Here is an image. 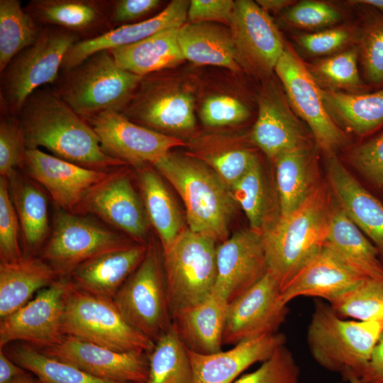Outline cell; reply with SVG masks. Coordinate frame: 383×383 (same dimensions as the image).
Instances as JSON below:
<instances>
[{"label":"cell","instance_id":"cell-1","mask_svg":"<svg viewBox=\"0 0 383 383\" xmlns=\"http://www.w3.org/2000/svg\"><path fill=\"white\" fill-rule=\"evenodd\" d=\"M27 149L40 147L52 155L89 169L111 172L126 165L106 155L96 133L53 91L42 87L17 116Z\"/></svg>","mask_w":383,"mask_h":383},{"label":"cell","instance_id":"cell-2","mask_svg":"<svg viewBox=\"0 0 383 383\" xmlns=\"http://www.w3.org/2000/svg\"><path fill=\"white\" fill-rule=\"evenodd\" d=\"M334 197L323 182L297 209L279 218L262 234L268 272L282 288L323 248Z\"/></svg>","mask_w":383,"mask_h":383},{"label":"cell","instance_id":"cell-3","mask_svg":"<svg viewBox=\"0 0 383 383\" xmlns=\"http://www.w3.org/2000/svg\"><path fill=\"white\" fill-rule=\"evenodd\" d=\"M152 165L182 198L189 229L220 243L229 237V223L238 205L213 170L188 154L171 152Z\"/></svg>","mask_w":383,"mask_h":383},{"label":"cell","instance_id":"cell-4","mask_svg":"<svg viewBox=\"0 0 383 383\" xmlns=\"http://www.w3.org/2000/svg\"><path fill=\"white\" fill-rule=\"evenodd\" d=\"M143 77L121 67L111 50L97 52L67 70L52 85L55 93L84 119L105 111L122 113Z\"/></svg>","mask_w":383,"mask_h":383},{"label":"cell","instance_id":"cell-5","mask_svg":"<svg viewBox=\"0 0 383 383\" xmlns=\"http://www.w3.org/2000/svg\"><path fill=\"white\" fill-rule=\"evenodd\" d=\"M383 333V323L347 321L330 304L317 300L307 329V343L315 361L325 369L360 378Z\"/></svg>","mask_w":383,"mask_h":383},{"label":"cell","instance_id":"cell-6","mask_svg":"<svg viewBox=\"0 0 383 383\" xmlns=\"http://www.w3.org/2000/svg\"><path fill=\"white\" fill-rule=\"evenodd\" d=\"M81 38L63 28L43 26L35 42L19 52L1 72L2 113L17 116L38 89L57 81L64 57Z\"/></svg>","mask_w":383,"mask_h":383},{"label":"cell","instance_id":"cell-7","mask_svg":"<svg viewBox=\"0 0 383 383\" xmlns=\"http://www.w3.org/2000/svg\"><path fill=\"white\" fill-rule=\"evenodd\" d=\"M65 336H70L119 352L150 353L155 343L131 327L113 299L75 287L68 280L62 321Z\"/></svg>","mask_w":383,"mask_h":383},{"label":"cell","instance_id":"cell-8","mask_svg":"<svg viewBox=\"0 0 383 383\" xmlns=\"http://www.w3.org/2000/svg\"><path fill=\"white\" fill-rule=\"evenodd\" d=\"M216 241L185 228L162 254L167 296L172 317L206 299L217 274Z\"/></svg>","mask_w":383,"mask_h":383},{"label":"cell","instance_id":"cell-9","mask_svg":"<svg viewBox=\"0 0 383 383\" xmlns=\"http://www.w3.org/2000/svg\"><path fill=\"white\" fill-rule=\"evenodd\" d=\"M113 301L126 322L154 343L173 323L165 280L162 258L155 246L147 253Z\"/></svg>","mask_w":383,"mask_h":383},{"label":"cell","instance_id":"cell-10","mask_svg":"<svg viewBox=\"0 0 383 383\" xmlns=\"http://www.w3.org/2000/svg\"><path fill=\"white\" fill-rule=\"evenodd\" d=\"M135 243L94 220L58 209L41 258L58 277H66L92 257Z\"/></svg>","mask_w":383,"mask_h":383},{"label":"cell","instance_id":"cell-11","mask_svg":"<svg viewBox=\"0 0 383 383\" xmlns=\"http://www.w3.org/2000/svg\"><path fill=\"white\" fill-rule=\"evenodd\" d=\"M274 71L294 111L309 127L315 145L325 156L336 154L350 143L345 131L332 119L323 102L320 87L296 52L288 45Z\"/></svg>","mask_w":383,"mask_h":383},{"label":"cell","instance_id":"cell-12","mask_svg":"<svg viewBox=\"0 0 383 383\" xmlns=\"http://www.w3.org/2000/svg\"><path fill=\"white\" fill-rule=\"evenodd\" d=\"M99 138L103 151L139 169L153 165L184 141L134 123L122 113L105 111L86 119Z\"/></svg>","mask_w":383,"mask_h":383},{"label":"cell","instance_id":"cell-13","mask_svg":"<svg viewBox=\"0 0 383 383\" xmlns=\"http://www.w3.org/2000/svg\"><path fill=\"white\" fill-rule=\"evenodd\" d=\"M229 26L239 66L258 77L274 71L286 45L267 11L253 1H235Z\"/></svg>","mask_w":383,"mask_h":383},{"label":"cell","instance_id":"cell-14","mask_svg":"<svg viewBox=\"0 0 383 383\" xmlns=\"http://www.w3.org/2000/svg\"><path fill=\"white\" fill-rule=\"evenodd\" d=\"M67 285V279H57L24 306L1 318V349L18 340L40 349L60 343L65 337L62 321Z\"/></svg>","mask_w":383,"mask_h":383},{"label":"cell","instance_id":"cell-15","mask_svg":"<svg viewBox=\"0 0 383 383\" xmlns=\"http://www.w3.org/2000/svg\"><path fill=\"white\" fill-rule=\"evenodd\" d=\"M289 312L281 287L269 272L229 303L223 343L240 342L278 333Z\"/></svg>","mask_w":383,"mask_h":383},{"label":"cell","instance_id":"cell-16","mask_svg":"<svg viewBox=\"0 0 383 383\" xmlns=\"http://www.w3.org/2000/svg\"><path fill=\"white\" fill-rule=\"evenodd\" d=\"M118 168L87 195L75 213H90L123 232L134 242L146 243L150 222L128 172Z\"/></svg>","mask_w":383,"mask_h":383},{"label":"cell","instance_id":"cell-17","mask_svg":"<svg viewBox=\"0 0 383 383\" xmlns=\"http://www.w3.org/2000/svg\"><path fill=\"white\" fill-rule=\"evenodd\" d=\"M99 379L118 383H145L148 353L119 352L70 336L58 344L40 349Z\"/></svg>","mask_w":383,"mask_h":383},{"label":"cell","instance_id":"cell-18","mask_svg":"<svg viewBox=\"0 0 383 383\" xmlns=\"http://www.w3.org/2000/svg\"><path fill=\"white\" fill-rule=\"evenodd\" d=\"M23 169L45 188L59 209L73 213L111 172L84 167L38 148L26 150Z\"/></svg>","mask_w":383,"mask_h":383},{"label":"cell","instance_id":"cell-19","mask_svg":"<svg viewBox=\"0 0 383 383\" xmlns=\"http://www.w3.org/2000/svg\"><path fill=\"white\" fill-rule=\"evenodd\" d=\"M216 267L213 292L231 303L268 272L262 235L250 228L243 229L220 243Z\"/></svg>","mask_w":383,"mask_h":383},{"label":"cell","instance_id":"cell-20","mask_svg":"<svg viewBox=\"0 0 383 383\" xmlns=\"http://www.w3.org/2000/svg\"><path fill=\"white\" fill-rule=\"evenodd\" d=\"M138 88L122 112L126 117L164 134L194 129V99L189 94L144 77Z\"/></svg>","mask_w":383,"mask_h":383},{"label":"cell","instance_id":"cell-21","mask_svg":"<svg viewBox=\"0 0 383 383\" xmlns=\"http://www.w3.org/2000/svg\"><path fill=\"white\" fill-rule=\"evenodd\" d=\"M250 137L272 160L283 152L313 146V137L295 116L287 97L272 84L264 87L259 96L257 118Z\"/></svg>","mask_w":383,"mask_h":383},{"label":"cell","instance_id":"cell-22","mask_svg":"<svg viewBox=\"0 0 383 383\" xmlns=\"http://www.w3.org/2000/svg\"><path fill=\"white\" fill-rule=\"evenodd\" d=\"M326 181L338 206L376 248L383 264V201L345 167L326 156Z\"/></svg>","mask_w":383,"mask_h":383},{"label":"cell","instance_id":"cell-23","mask_svg":"<svg viewBox=\"0 0 383 383\" xmlns=\"http://www.w3.org/2000/svg\"><path fill=\"white\" fill-rule=\"evenodd\" d=\"M190 1H172L157 14L140 22L121 26L94 38L74 43L65 55L60 71L73 68L89 56L141 41L161 30L179 28L187 18Z\"/></svg>","mask_w":383,"mask_h":383},{"label":"cell","instance_id":"cell-24","mask_svg":"<svg viewBox=\"0 0 383 383\" xmlns=\"http://www.w3.org/2000/svg\"><path fill=\"white\" fill-rule=\"evenodd\" d=\"M286 341L283 333H276L247 340L228 350L212 354H199L187 350L193 370V383H233L241 372L268 359Z\"/></svg>","mask_w":383,"mask_h":383},{"label":"cell","instance_id":"cell-25","mask_svg":"<svg viewBox=\"0 0 383 383\" xmlns=\"http://www.w3.org/2000/svg\"><path fill=\"white\" fill-rule=\"evenodd\" d=\"M111 4L104 0H32L24 9L40 25L63 28L82 40L112 29Z\"/></svg>","mask_w":383,"mask_h":383},{"label":"cell","instance_id":"cell-26","mask_svg":"<svg viewBox=\"0 0 383 383\" xmlns=\"http://www.w3.org/2000/svg\"><path fill=\"white\" fill-rule=\"evenodd\" d=\"M149 244L109 251L79 265L69 276L77 289L113 299L144 259Z\"/></svg>","mask_w":383,"mask_h":383},{"label":"cell","instance_id":"cell-27","mask_svg":"<svg viewBox=\"0 0 383 383\" xmlns=\"http://www.w3.org/2000/svg\"><path fill=\"white\" fill-rule=\"evenodd\" d=\"M364 279L343 265L324 246L282 288L281 296L286 304L299 296L317 297L331 303Z\"/></svg>","mask_w":383,"mask_h":383},{"label":"cell","instance_id":"cell-28","mask_svg":"<svg viewBox=\"0 0 383 383\" xmlns=\"http://www.w3.org/2000/svg\"><path fill=\"white\" fill-rule=\"evenodd\" d=\"M228 304L224 297L212 291L202 301L172 316L178 335L187 350L203 355L222 350Z\"/></svg>","mask_w":383,"mask_h":383},{"label":"cell","instance_id":"cell-29","mask_svg":"<svg viewBox=\"0 0 383 383\" xmlns=\"http://www.w3.org/2000/svg\"><path fill=\"white\" fill-rule=\"evenodd\" d=\"M324 246L360 277L383 282V264L376 248L347 216L335 199Z\"/></svg>","mask_w":383,"mask_h":383},{"label":"cell","instance_id":"cell-30","mask_svg":"<svg viewBox=\"0 0 383 383\" xmlns=\"http://www.w3.org/2000/svg\"><path fill=\"white\" fill-rule=\"evenodd\" d=\"M273 162L280 216H286L302 205L323 179L313 146L283 152Z\"/></svg>","mask_w":383,"mask_h":383},{"label":"cell","instance_id":"cell-31","mask_svg":"<svg viewBox=\"0 0 383 383\" xmlns=\"http://www.w3.org/2000/svg\"><path fill=\"white\" fill-rule=\"evenodd\" d=\"M320 93L328 113L343 130L366 138L383 127V87L372 93L352 94L320 87Z\"/></svg>","mask_w":383,"mask_h":383},{"label":"cell","instance_id":"cell-32","mask_svg":"<svg viewBox=\"0 0 383 383\" xmlns=\"http://www.w3.org/2000/svg\"><path fill=\"white\" fill-rule=\"evenodd\" d=\"M58 277L42 258L24 256L0 263V318L28 303L38 290L51 285Z\"/></svg>","mask_w":383,"mask_h":383},{"label":"cell","instance_id":"cell-33","mask_svg":"<svg viewBox=\"0 0 383 383\" xmlns=\"http://www.w3.org/2000/svg\"><path fill=\"white\" fill-rule=\"evenodd\" d=\"M178 42L184 60L234 72L240 69L230 29L223 26L213 23H184L179 28Z\"/></svg>","mask_w":383,"mask_h":383},{"label":"cell","instance_id":"cell-34","mask_svg":"<svg viewBox=\"0 0 383 383\" xmlns=\"http://www.w3.org/2000/svg\"><path fill=\"white\" fill-rule=\"evenodd\" d=\"M179 28L161 30L111 52L121 67L143 77L172 67L184 60L178 42Z\"/></svg>","mask_w":383,"mask_h":383},{"label":"cell","instance_id":"cell-35","mask_svg":"<svg viewBox=\"0 0 383 383\" xmlns=\"http://www.w3.org/2000/svg\"><path fill=\"white\" fill-rule=\"evenodd\" d=\"M137 181L150 222L167 250L185 229L182 214L170 192L154 169H137Z\"/></svg>","mask_w":383,"mask_h":383},{"label":"cell","instance_id":"cell-36","mask_svg":"<svg viewBox=\"0 0 383 383\" xmlns=\"http://www.w3.org/2000/svg\"><path fill=\"white\" fill-rule=\"evenodd\" d=\"M8 180L20 223L23 248L31 254L43 245L50 231L47 199L37 184L17 172Z\"/></svg>","mask_w":383,"mask_h":383},{"label":"cell","instance_id":"cell-37","mask_svg":"<svg viewBox=\"0 0 383 383\" xmlns=\"http://www.w3.org/2000/svg\"><path fill=\"white\" fill-rule=\"evenodd\" d=\"M230 190L252 231L262 235L279 218L278 197L273 195L260 160Z\"/></svg>","mask_w":383,"mask_h":383},{"label":"cell","instance_id":"cell-38","mask_svg":"<svg viewBox=\"0 0 383 383\" xmlns=\"http://www.w3.org/2000/svg\"><path fill=\"white\" fill-rule=\"evenodd\" d=\"M193 370L187 349L174 323L155 343L148 354L145 383H193Z\"/></svg>","mask_w":383,"mask_h":383},{"label":"cell","instance_id":"cell-39","mask_svg":"<svg viewBox=\"0 0 383 383\" xmlns=\"http://www.w3.org/2000/svg\"><path fill=\"white\" fill-rule=\"evenodd\" d=\"M43 27L18 0H0V72L35 42Z\"/></svg>","mask_w":383,"mask_h":383},{"label":"cell","instance_id":"cell-40","mask_svg":"<svg viewBox=\"0 0 383 383\" xmlns=\"http://www.w3.org/2000/svg\"><path fill=\"white\" fill-rule=\"evenodd\" d=\"M6 354L15 363L35 375L43 383H118L94 377L32 345H18Z\"/></svg>","mask_w":383,"mask_h":383},{"label":"cell","instance_id":"cell-41","mask_svg":"<svg viewBox=\"0 0 383 383\" xmlns=\"http://www.w3.org/2000/svg\"><path fill=\"white\" fill-rule=\"evenodd\" d=\"M358 49L354 48L319 60L307 67L316 83L326 87V89H345L363 93L367 87L358 71Z\"/></svg>","mask_w":383,"mask_h":383},{"label":"cell","instance_id":"cell-42","mask_svg":"<svg viewBox=\"0 0 383 383\" xmlns=\"http://www.w3.org/2000/svg\"><path fill=\"white\" fill-rule=\"evenodd\" d=\"M329 304L340 317L383 323V282L364 279Z\"/></svg>","mask_w":383,"mask_h":383},{"label":"cell","instance_id":"cell-43","mask_svg":"<svg viewBox=\"0 0 383 383\" xmlns=\"http://www.w3.org/2000/svg\"><path fill=\"white\" fill-rule=\"evenodd\" d=\"M188 155L213 170L229 188L259 160L252 150L238 146L199 149Z\"/></svg>","mask_w":383,"mask_h":383},{"label":"cell","instance_id":"cell-44","mask_svg":"<svg viewBox=\"0 0 383 383\" xmlns=\"http://www.w3.org/2000/svg\"><path fill=\"white\" fill-rule=\"evenodd\" d=\"M347 160L365 186L383 201V130L353 146Z\"/></svg>","mask_w":383,"mask_h":383},{"label":"cell","instance_id":"cell-45","mask_svg":"<svg viewBox=\"0 0 383 383\" xmlns=\"http://www.w3.org/2000/svg\"><path fill=\"white\" fill-rule=\"evenodd\" d=\"M358 52L366 81L383 87V13H371L359 36Z\"/></svg>","mask_w":383,"mask_h":383},{"label":"cell","instance_id":"cell-46","mask_svg":"<svg viewBox=\"0 0 383 383\" xmlns=\"http://www.w3.org/2000/svg\"><path fill=\"white\" fill-rule=\"evenodd\" d=\"M21 226L11 197L7 178L0 177V258L2 262L19 260L23 255L19 244Z\"/></svg>","mask_w":383,"mask_h":383},{"label":"cell","instance_id":"cell-47","mask_svg":"<svg viewBox=\"0 0 383 383\" xmlns=\"http://www.w3.org/2000/svg\"><path fill=\"white\" fill-rule=\"evenodd\" d=\"M299 377L300 369L292 352L283 345L259 368L233 383H299Z\"/></svg>","mask_w":383,"mask_h":383},{"label":"cell","instance_id":"cell-48","mask_svg":"<svg viewBox=\"0 0 383 383\" xmlns=\"http://www.w3.org/2000/svg\"><path fill=\"white\" fill-rule=\"evenodd\" d=\"M26 150L17 116L2 113L0 121L1 177L9 179L16 172V168L23 169Z\"/></svg>","mask_w":383,"mask_h":383},{"label":"cell","instance_id":"cell-49","mask_svg":"<svg viewBox=\"0 0 383 383\" xmlns=\"http://www.w3.org/2000/svg\"><path fill=\"white\" fill-rule=\"evenodd\" d=\"M200 117L211 127L235 125L249 117V111L239 100L227 95H215L202 104Z\"/></svg>","mask_w":383,"mask_h":383},{"label":"cell","instance_id":"cell-50","mask_svg":"<svg viewBox=\"0 0 383 383\" xmlns=\"http://www.w3.org/2000/svg\"><path fill=\"white\" fill-rule=\"evenodd\" d=\"M292 25L306 29H316L338 22L341 14L331 5L318 1H302L291 6L286 13Z\"/></svg>","mask_w":383,"mask_h":383},{"label":"cell","instance_id":"cell-51","mask_svg":"<svg viewBox=\"0 0 383 383\" xmlns=\"http://www.w3.org/2000/svg\"><path fill=\"white\" fill-rule=\"evenodd\" d=\"M353 37L348 28L339 27L297 37L298 43L308 52L315 55L331 54L345 46Z\"/></svg>","mask_w":383,"mask_h":383},{"label":"cell","instance_id":"cell-52","mask_svg":"<svg viewBox=\"0 0 383 383\" xmlns=\"http://www.w3.org/2000/svg\"><path fill=\"white\" fill-rule=\"evenodd\" d=\"M159 0L111 1L109 23L112 28L142 21L159 7Z\"/></svg>","mask_w":383,"mask_h":383},{"label":"cell","instance_id":"cell-53","mask_svg":"<svg viewBox=\"0 0 383 383\" xmlns=\"http://www.w3.org/2000/svg\"><path fill=\"white\" fill-rule=\"evenodd\" d=\"M235 1L192 0L187 18L190 23L218 22L229 26Z\"/></svg>","mask_w":383,"mask_h":383},{"label":"cell","instance_id":"cell-54","mask_svg":"<svg viewBox=\"0 0 383 383\" xmlns=\"http://www.w3.org/2000/svg\"><path fill=\"white\" fill-rule=\"evenodd\" d=\"M360 379L363 383H383V333Z\"/></svg>","mask_w":383,"mask_h":383},{"label":"cell","instance_id":"cell-55","mask_svg":"<svg viewBox=\"0 0 383 383\" xmlns=\"http://www.w3.org/2000/svg\"><path fill=\"white\" fill-rule=\"evenodd\" d=\"M27 370L15 363L7 354L0 350V383H9Z\"/></svg>","mask_w":383,"mask_h":383},{"label":"cell","instance_id":"cell-56","mask_svg":"<svg viewBox=\"0 0 383 383\" xmlns=\"http://www.w3.org/2000/svg\"><path fill=\"white\" fill-rule=\"evenodd\" d=\"M256 3L266 11H277L294 4L290 0H257Z\"/></svg>","mask_w":383,"mask_h":383},{"label":"cell","instance_id":"cell-57","mask_svg":"<svg viewBox=\"0 0 383 383\" xmlns=\"http://www.w3.org/2000/svg\"><path fill=\"white\" fill-rule=\"evenodd\" d=\"M9 383H43L35 375L30 374L27 372L13 378Z\"/></svg>","mask_w":383,"mask_h":383},{"label":"cell","instance_id":"cell-58","mask_svg":"<svg viewBox=\"0 0 383 383\" xmlns=\"http://www.w3.org/2000/svg\"><path fill=\"white\" fill-rule=\"evenodd\" d=\"M352 2L368 6L370 8L383 12V0H360L353 1Z\"/></svg>","mask_w":383,"mask_h":383},{"label":"cell","instance_id":"cell-59","mask_svg":"<svg viewBox=\"0 0 383 383\" xmlns=\"http://www.w3.org/2000/svg\"><path fill=\"white\" fill-rule=\"evenodd\" d=\"M343 379L345 381L348 382L349 383H363L359 377L350 372H348L346 374H345L343 377Z\"/></svg>","mask_w":383,"mask_h":383}]
</instances>
